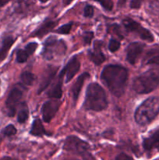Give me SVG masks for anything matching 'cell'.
<instances>
[{
    "mask_svg": "<svg viewBox=\"0 0 159 160\" xmlns=\"http://www.w3.org/2000/svg\"><path fill=\"white\" fill-rule=\"evenodd\" d=\"M101 80L114 96L121 97L126 90L128 70L121 65L109 64L101 71Z\"/></svg>",
    "mask_w": 159,
    "mask_h": 160,
    "instance_id": "obj_1",
    "label": "cell"
},
{
    "mask_svg": "<svg viewBox=\"0 0 159 160\" xmlns=\"http://www.w3.org/2000/svg\"><path fill=\"white\" fill-rule=\"evenodd\" d=\"M159 113V98L150 97L143 102L134 112L136 123L142 127L150 124Z\"/></svg>",
    "mask_w": 159,
    "mask_h": 160,
    "instance_id": "obj_2",
    "label": "cell"
},
{
    "mask_svg": "<svg viewBox=\"0 0 159 160\" xmlns=\"http://www.w3.org/2000/svg\"><path fill=\"white\" fill-rule=\"evenodd\" d=\"M84 107L87 110L100 112L108 107L107 95L98 83H90L87 88Z\"/></svg>",
    "mask_w": 159,
    "mask_h": 160,
    "instance_id": "obj_3",
    "label": "cell"
},
{
    "mask_svg": "<svg viewBox=\"0 0 159 160\" xmlns=\"http://www.w3.org/2000/svg\"><path fill=\"white\" fill-rule=\"evenodd\" d=\"M159 85V73L155 70H149L136 78L132 82V89L137 94H148L155 90Z\"/></svg>",
    "mask_w": 159,
    "mask_h": 160,
    "instance_id": "obj_4",
    "label": "cell"
},
{
    "mask_svg": "<svg viewBox=\"0 0 159 160\" xmlns=\"http://www.w3.org/2000/svg\"><path fill=\"white\" fill-rule=\"evenodd\" d=\"M66 45L62 40H58L55 36H50L43 44L41 56L46 60H51L55 56H62L65 52Z\"/></svg>",
    "mask_w": 159,
    "mask_h": 160,
    "instance_id": "obj_5",
    "label": "cell"
},
{
    "mask_svg": "<svg viewBox=\"0 0 159 160\" xmlns=\"http://www.w3.org/2000/svg\"><path fill=\"white\" fill-rule=\"evenodd\" d=\"M64 148L65 150L74 154L81 156L84 159H92L91 155L90 154V145L84 141L81 140L76 136H69L66 138L64 143Z\"/></svg>",
    "mask_w": 159,
    "mask_h": 160,
    "instance_id": "obj_6",
    "label": "cell"
},
{
    "mask_svg": "<svg viewBox=\"0 0 159 160\" xmlns=\"http://www.w3.org/2000/svg\"><path fill=\"white\" fill-rule=\"evenodd\" d=\"M123 25L127 31L137 34L140 38L149 42H152L154 40V36L149 30L146 29L140 24L138 22L135 21L132 19L126 17L123 20Z\"/></svg>",
    "mask_w": 159,
    "mask_h": 160,
    "instance_id": "obj_7",
    "label": "cell"
},
{
    "mask_svg": "<svg viewBox=\"0 0 159 160\" xmlns=\"http://www.w3.org/2000/svg\"><path fill=\"white\" fill-rule=\"evenodd\" d=\"M22 96H23V91L19 87H14L10 91L6 101V106L9 117H14L17 111V106L21 99Z\"/></svg>",
    "mask_w": 159,
    "mask_h": 160,
    "instance_id": "obj_8",
    "label": "cell"
},
{
    "mask_svg": "<svg viewBox=\"0 0 159 160\" xmlns=\"http://www.w3.org/2000/svg\"><path fill=\"white\" fill-rule=\"evenodd\" d=\"M60 106V101H59L57 98L55 100L51 99L45 102L42 105L41 107L42 119H43L44 121L46 122V123H50L59 111Z\"/></svg>",
    "mask_w": 159,
    "mask_h": 160,
    "instance_id": "obj_9",
    "label": "cell"
},
{
    "mask_svg": "<svg viewBox=\"0 0 159 160\" xmlns=\"http://www.w3.org/2000/svg\"><path fill=\"white\" fill-rule=\"evenodd\" d=\"M80 69V62L78 59L77 56H73L63 67L59 75L62 78L65 77V82L68 83L78 73Z\"/></svg>",
    "mask_w": 159,
    "mask_h": 160,
    "instance_id": "obj_10",
    "label": "cell"
},
{
    "mask_svg": "<svg viewBox=\"0 0 159 160\" xmlns=\"http://www.w3.org/2000/svg\"><path fill=\"white\" fill-rule=\"evenodd\" d=\"M143 48H144V45L138 42H134L129 44L126 48V60L131 65H134L143 52Z\"/></svg>",
    "mask_w": 159,
    "mask_h": 160,
    "instance_id": "obj_11",
    "label": "cell"
},
{
    "mask_svg": "<svg viewBox=\"0 0 159 160\" xmlns=\"http://www.w3.org/2000/svg\"><path fill=\"white\" fill-rule=\"evenodd\" d=\"M58 68H59V67H53V66H49V67H48V68L46 69V70L44 72L43 75H42L41 81L40 85H39L37 93H41L43 91H45V89L48 87V85L51 84L53 78L55 76L56 73H57Z\"/></svg>",
    "mask_w": 159,
    "mask_h": 160,
    "instance_id": "obj_12",
    "label": "cell"
},
{
    "mask_svg": "<svg viewBox=\"0 0 159 160\" xmlns=\"http://www.w3.org/2000/svg\"><path fill=\"white\" fill-rule=\"evenodd\" d=\"M101 45H102V42L100 41H96L94 43L93 50H90L88 52L90 59L97 66L101 65L105 60V56L101 51Z\"/></svg>",
    "mask_w": 159,
    "mask_h": 160,
    "instance_id": "obj_13",
    "label": "cell"
},
{
    "mask_svg": "<svg viewBox=\"0 0 159 160\" xmlns=\"http://www.w3.org/2000/svg\"><path fill=\"white\" fill-rule=\"evenodd\" d=\"M143 147L144 150L147 152L159 149V128L151 133L147 138L143 139Z\"/></svg>",
    "mask_w": 159,
    "mask_h": 160,
    "instance_id": "obj_14",
    "label": "cell"
},
{
    "mask_svg": "<svg viewBox=\"0 0 159 160\" xmlns=\"http://www.w3.org/2000/svg\"><path fill=\"white\" fill-rule=\"evenodd\" d=\"M88 78H90V74L87 72H84L82 74L80 75L79 77L76 79V82L73 84V87L71 88V93H72V96H73V100L75 102L77 100L78 97H79L80 93V91L82 89L83 85H84V83L86 80Z\"/></svg>",
    "mask_w": 159,
    "mask_h": 160,
    "instance_id": "obj_15",
    "label": "cell"
},
{
    "mask_svg": "<svg viewBox=\"0 0 159 160\" xmlns=\"http://www.w3.org/2000/svg\"><path fill=\"white\" fill-rule=\"evenodd\" d=\"M57 25V22L56 21H51V20H48V21L42 23L37 29H36L32 34H31V37H38L41 38L47 34L48 33L51 32L53 30V28Z\"/></svg>",
    "mask_w": 159,
    "mask_h": 160,
    "instance_id": "obj_16",
    "label": "cell"
},
{
    "mask_svg": "<svg viewBox=\"0 0 159 160\" xmlns=\"http://www.w3.org/2000/svg\"><path fill=\"white\" fill-rule=\"evenodd\" d=\"M30 134L35 137H42L44 135H49L45 130L43 123L40 119H35L31 125Z\"/></svg>",
    "mask_w": 159,
    "mask_h": 160,
    "instance_id": "obj_17",
    "label": "cell"
},
{
    "mask_svg": "<svg viewBox=\"0 0 159 160\" xmlns=\"http://www.w3.org/2000/svg\"><path fill=\"white\" fill-rule=\"evenodd\" d=\"M62 80H63V78L59 75L57 81L51 86L50 90L48 91V92L47 93V95H48L49 98H57V99H59V98H60L62 96Z\"/></svg>",
    "mask_w": 159,
    "mask_h": 160,
    "instance_id": "obj_18",
    "label": "cell"
},
{
    "mask_svg": "<svg viewBox=\"0 0 159 160\" xmlns=\"http://www.w3.org/2000/svg\"><path fill=\"white\" fill-rule=\"evenodd\" d=\"M15 39L12 36H6L2 40L1 46H0V60H3L7 56L9 48L13 45Z\"/></svg>",
    "mask_w": 159,
    "mask_h": 160,
    "instance_id": "obj_19",
    "label": "cell"
},
{
    "mask_svg": "<svg viewBox=\"0 0 159 160\" xmlns=\"http://www.w3.org/2000/svg\"><path fill=\"white\" fill-rule=\"evenodd\" d=\"M29 117V109L26 103L22 102L20 104V109L17 113V121L19 123H24Z\"/></svg>",
    "mask_w": 159,
    "mask_h": 160,
    "instance_id": "obj_20",
    "label": "cell"
},
{
    "mask_svg": "<svg viewBox=\"0 0 159 160\" xmlns=\"http://www.w3.org/2000/svg\"><path fill=\"white\" fill-rule=\"evenodd\" d=\"M36 78L34 73H31L29 71H24L20 75V80L25 85L31 86L34 84Z\"/></svg>",
    "mask_w": 159,
    "mask_h": 160,
    "instance_id": "obj_21",
    "label": "cell"
},
{
    "mask_svg": "<svg viewBox=\"0 0 159 160\" xmlns=\"http://www.w3.org/2000/svg\"><path fill=\"white\" fill-rule=\"evenodd\" d=\"M146 64L156 65L159 67V52H154L152 53H148L147 58L146 59Z\"/></svg>",
    "mask_w": 159,
    "mask_h": 160,
    "instance_id": "obj_22",
    "label": "cell"
},
{
    "mask_svg": "<svg viewBox=\"0 0 159 160\" xmlns=\"http://www.w3.org/2000/svg\"><path fill=\"white\" fill-rule=\"evenodd\" d=\"M30 55L28 54L26 49H18L17 52V57H16V60L18 63H23V62H26L28 57Z\"/></svg>",
    "mask_w": 159,
    "mask_h": 160,
    "instance_id": "obj_23",
    "label": "cell"
},
{
    "mask_svg": "<svg viewBox=\"0 0 159 160\" xmlns=\"http://www.w3.org/2000/svg\"><path fill=\"white\" fill-rule=\"evenodd\" d=\"M17 128L12 124H9L6 128H3L2 131V133L3 135L6 136V137H11V136L15 135L17 134Z\"/></svg>",
    "mask_w": 159,
    "mask_h": 160,
    "instance_id": "obj_24",
    "label": "cell"
},
{
    "mask_svg": "<svg viewBox=\"0 0 159 160\" xmlns=\"http://www.w3.org/2000/svg\"><path fill=\"white\" fill-rule=\"evenodd\" d=\"M73 27V23H65V24L62 25L61 27H59V28L55 30V32L58 34H70V31H71V28Z\"/></svg>",
    "mask_w": 159,
    "mask_h": 160,
    "instance_id": "obj_25",
    "label": "cell"
},
{
    "mask_svg": "<svg viewBox=\"0 0 159 160\" xmlns=\"http://www.w3.org/2000/svg\"><path fill=\"white\" fill-rule=\"evenodd\" d=\"M120 48V42L115 39L112 38L109 41L108 43V50L111 52H115L117 50L119 49Z\"/></svg>",
    "mask_w": 159,
    "mask_h": 160,
    "instance_id": "obj_26",
    "label": "cell"
},
{
    "mask_svg": "<svg viewBox=\"0 0 159 160\" xmlns=\"http://www.w3.org/2000/svg\"><path fill=\"white\" fill-rule=\"evenodd\" d=\"M99 2L104 9L108 11H111L113 8V2L112 0H95Z\"/></svg>",
    "mask_w": 159,
    "mask_h": 160,
    "instance_id": "obj_27",
    "label": "cell"
},
{
    "mask_svg": "<svg viewBox=\"0 0 159 160\" xmlns=\"http://www.w3.org/2000/svg\"><path fill=\"white\" fill-rule=\"evenodd\" d=\"M94 7L90 5H86V6L84 7V16L85 17H87V18H91L94 16Z\"/></svg>",
    "mask_w": 159,
    "mask_h": 160,
    "instance_id": "obj_28",
    "label": "cell"
},
{
    "mask_svg": "<svg viewBox=\"0 0 159 160\" xmlns=\"http://www.w3.org/2000/svg\"><path fill=\"white\" fill-rule=\"evenodd\" d=\"M37 46H38V45H37V43H36V42H31V43L27 44V45H26L25 49L27 52L28 54L31 56V55H32L33 53L36 51Z\"/></svg>",
    "mask_w": 159,
    "mask_h": 160,
    "instance_id": "obj_29",
    "label": "cell"
},
{
    "mask_svg": "<svg viewBox=\"0 0 159 160\" xmlns=\"http://www.w3.org/2000/svg\"><path fill=\"white\" fill-rule=\"evenodd\" d=\"M93 37H94V33L92 32V31H87V32H84V34H83V38H84V42L87 44H90Z\"/></svg>",
    "mask_w": 159,
    "mask_h": 160,
    "instance_id": "obj_30",
    "label": "cell"
},
{
    "mask_svg": "<svg viewBox=\"0 0 159 160\" xmlns=\"http://www.w3.org/2000/svg\"><path fill=\"white\" fill-rule=\"evenodd\" d=\"M142 2L143 0H131L129 6L131 9H139L141 6Z\"/></svg>",
    "mask_w": 159,
    "mask_h": 160,
    "instance_id": "obj_31",
    "label": "cell"
},
{
    "mask_svg": "<svg viewBox=\"0 0 159 160\" xmlns=\"http://www.w3.org/2000/svg\"><path fill=\"white\" fill-rule=\"evenodd\" d=\"M115 160H133V159L126 153H120L116 156Z\"/></svg>",
    "mask_w": 159,
    "mask_h": 160,
    "instance_id": "obj_32",
    "label": "cell"
},
{
    "mask_svg": "<svg viewBox=\"0 0 159 160\" xmlns=\"http://www.w3.org/2000/svg\"><path fill=\"white\" fill-rule=\"evenodd\" d=\"M10 0H0V8L3 7L4 6H6Z\"/></svg>",
    "mask_w": 159,
    "mask_h": 160,
    "instance_id": "obj_33",
    "label": "cell"
},
{
    "mask_svg": "<svg viewBox=\"0 0 159 160\" xmlns=\"http://www.w3.org/2000/svg\"><path fill=\"white\" fill-rule=\"evenodd\" d=\"M127 0H118V7H123L125 4H126Z\"/></svg>",
    "mask_w": 159,
    "mask_h": 160,
    "instance_id": "obj_34",
    "label": "cell"
},
{
    "mask_svg": "<svg viewBox=\"0 0 159 160\" xmlns=\"http://www.w3.org/2000/svg\"><path fill=\"white\" fill-rule=\"evenodd\" d=\"M71 2V0H63V3L65 6H66V5H69L70 3Z\"/></svg>",
    "mask_w": 159,
    "mask_h": 160,
    "instance_id": "obj_35",
    "label": "cell"
},
{
    "mask_svg": "<svg viewBox=\"0 0 159 160\" xmlns=\"http://www.w3.org/2000/svg\"><path fill=\"white\" fill-rule=\"evenodd\" d=\"M0 160H12V159H11L10 157H8V156H6V157H3V158H2Z\"/></svg>",
    "mask_w": 159,
    "mask_h": 160,
    "instance_id": "obj_36",
    "label": "cell"
},
{
    "mask_svg": "<svg viewBox=\"0 0 159 160\" xmlns=\"http://www.w3.org/2000/svg\"><path fill=\"white\" fill-rule=\"evenodd\" d=\"M39 1L42 3H45V2H47L48 1H49V0H39Z\"/></svg>",
    "mask_w": 159,
    "mask_h": 160,
    "instance_id": "obj_37",
    "label": "cell"
},
{
    "mask_svg": "<svg viewBox=\"0 0 159 160\" xmlns=\"http://www.w3.org/2000/svg\"><path fill=\"white\" fill-rule=\"evenodd\" d=\"M0 84H1V81H0Z\"/></svg>",
    "mask_w": 159,
    "mask_h": 160,
    "instance_id": "obj_38",
    "label": "cell"
},
{
    "mask_svg": "<svg viewBox=\"0 0 159 160\" xmlns=\"http://www.w3.org/2000/svg\"><path fill=\"white\" fill-rule=\"evenodd\" d=\"M72 1H73V0H71V2H72Z\"/></svg>",
    "mask_w": 159,
    "mask_h": 160,
    "instance_id": "obj_39",
    "label": "cell"
},
{
    "mask_svg": "<svg viewBox=\"0 0 159 160\" xmlns=\"http://www.w3.org/2000/svg\"><path fill=\"white\" fill-rule=\"evenodd\" d=\"M74 160H76V159H74Z\"/></svg>",
    "mask_w": 159,
    "mask_h": 160,
    "instance_id": "obj_40",
    "label": "cell"
}]
</instances>
